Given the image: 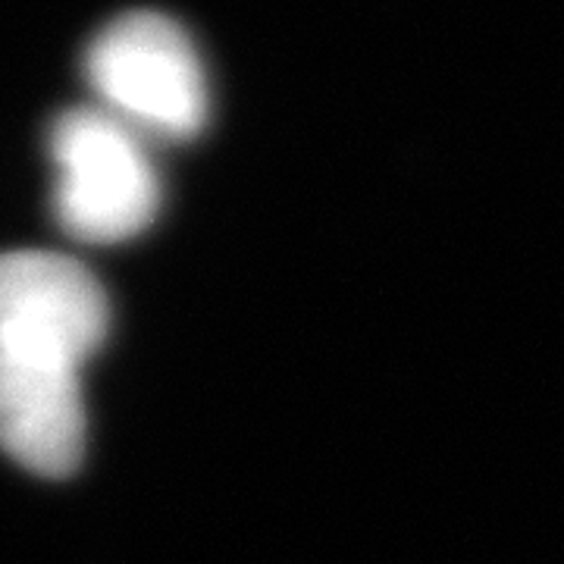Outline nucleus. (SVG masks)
<instances>
[{
    "label": "nucleus",
    "instance_id": "obj_1",
    "mask_svg": "<svg viewBox=\"0 0 564 564\" xmlns=\"http://www.w3.org/2000/svg\"><path fill=\"white\" fill-rule=\"evenodd\" d=\"M95 104L151 144L195 141L210 122V79L192 32L163 10H129L82 54Z\"/></svg>",
    "mask_w": 564,
    "mask_h": 564
},
{
    "label": "nucleus",
    "instance_id": "obj_2",
    "mask_svg": "<svg viewBox=\"0 0 564 564\" xmlns=\"http://www.w3.org/2000/svg\"><path fill=\"white\" fill-rule=\"evenodd\" d=\"M151 148L98 104L66 107L51 120V210L69 239L120 245L151 229L163 207V180Z\"/></svg>",
    "mask_w": 564,
    "mask_h": 564
},
{
    "label": "nucleus",
    "instance_id": "obj_3",
    "mask_svg": "<svg viewBox=\"0 0 564 564\" xmlns=\"http://www.w3.org/2000/svg\"><path fill=\"white\" fill-rule=\"evenodd\" d=\"M110 336L98 276L61 251L0 254V343L85 367Z\"/></svg>",
    "mask_w": 564,
    "mask_h": 564
},
{
    "label": "nucleus",
    "instance_id": "obj_4",
    "mask_svg": "<svg viewBox=\"0 0 564 564\" xmlns=\"http://www.w3.org/2000/svg\"><path fill=\"white\" fill-rule=\"evenodd\" d=\"M88 443L82 367L0 343V448L13 462L63 480Z\"/></svg>",
    "mask_w": 564,
    "mask_h": 564
}]
</instances>
